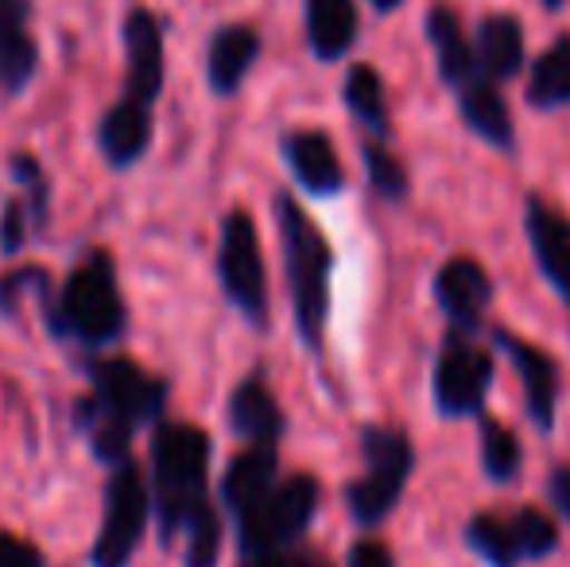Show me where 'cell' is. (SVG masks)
<instances>
[{"label": "cell", "instance_id": "1", "mask_svg": "<svg viewBox=\"0 0 570 567\" xmlns=\"http://www.w3.org/2000/svg\"><path fill=\"white\" fill-rule=\"evenodd\" d=\"M279 237H284L287 287H292L295 326L311 350H323L326 315H331V268L334 253L326 245L323 229L311 222V214L292 195H276Z\"/></svg>", "mask_w": 570, "mask_h": 567}, {"label": "cell", "instance_id": "2", "mask_svg": "<svg viewBox=\"0 0 570 567\" xmlns=\"http://www.w3.org/2000/svg\"><path fill=\"white\" fill-rule=\"evenodd\" d=\"M151 478H156L159 525L171 540L206 506L210 436L190 424H164L151 439Z\"/></svg>", "mask_w": 570, "mask_h": 567}, {"label": "cell", "instance_id": "3", "mask_svg": "<svg viewBox=\"0 0 570 567\" xmlns=\"http://www.w3.org/2000/svg\"><path fill=\"white\" fill-rule=\"evenodd\" d=\"M361 459L365 475L345 486V509L361 529H376L396 514L404 486L415 470V447L400 428H361Z\"/></svg>", "mask_w": 570, "mask_h": 567}, {"label": "cell", "instance_id": "4", "mask_svg": "<svg viewBox=\"0 0 570 567\" xmlns=\"http://www.w3.org/2000/svg\"><path fill=\"white\" fill-rule=\"evenodd\" d=\"M125 323H128V311L125 300H120L114 261L106 253H94L78 273H70L67 287H62L55 326L90 342V346H106V342L125 334Z\"/></svg>", "mask_w": 570, "mask_h": 567}, {"label": "cell", "instance_id": "5", "mask_svg": "<svg viewBox=\"0 0 570 567\" xmlns=\"http://www.w3.org/2000/svg\"><path fill=\"white\" fill-rule=\"evenodd\" d=\"M318 509V482L311 475H292L276 482L253 509L237 517V537L245 556L284 553L307 532Z\"/></svg>", "mask_w": 570, "mask_h": 567}, {"label": "cell", "instance_id": "6", "mask_svg": "<svg viewBox=\"0 0 570 567\" xmlns=\"http://www.w3.org/2000/svg\"><path fill=\"white\" fill-rule=\"evenodd\" d=\"M493 389V354L489 346H478L470 334L451 331L443 342V354L435 362V409L446 420H478L485 412V397Z\"/></svg>", "mask_w": 570, "mask_h": 567}, {"label": "cell", "instance_id": "7", "mask_svg": "<svg viewBox=\"0 0 570 567\" xmlns=\"http://www.w3.org/2000/svg\"><path fill=\"white\" fill-rule=\"evenodd\" d=\"M218 276L229 303L248 323L253 326L268 323V273H264L261 237H256V226L245 211H233L226 226H222Z\"/></svg>", "mask_w": 570, "mask_h": 567}, {"label": "cell", "instance_id": "8", "mask_svg": "<svg viewBox=\"0 0 570 567\" xmlns=\"http://www.w3.org/2000/svg\"><path fill=\"white\" fill-rule=\"evenodd\" d=\"M148 486L132 462H117L106 490V517H101L98 545H94V564L98 567H125L140 548V537L148 529Z\"/></svg>", "mask_w": 570, "mask_h": 567}, {"label": "cell", "instance_id": "9", "mask_svg": "<svg viewBox=\"0 0 570 567\" xmlns=\"http://www.w3.org/2000/svg\"><path fill=\"white\" fill-rule=\"evenodd\" d=\"M493 342L512 358V365H517L532 424L540 428L543 436H551V431H556L559 393H563V373H559V362L548 354V350H540L535 342L520 339V334L504 331V326H493Z\"/></svg>", "mask_w": 570, "mask_h": 567}, {"label": "cell", "instance_id": "10", "mask_svg": "<svg viewBox=\"0 0 570 567\" xmlns=\"http://www.w3.org/2000/svg\"><path fill=\"white\" fill-rule=\"evenodd\" d=\"M94 401L136 428L164 412V385L128 358H109L94 365Z\"/></svg>", "mask_w": 570, "mask_h": 567}, {"label": "cell", "instance_id": "11", "mask_svg": "<svg viewBox=\"0 0 570 567\" xmlns=\"http://www.w3.org/2000/svg\"><path fill=\"white\" fill-rule=\"evenodd\" d=\"M435 303L458 334H478L481 315L493 303V281L473 257H451L435 276Z\"/></svg>", "mask_w": 570, "mask_h": 567}, {"label": "cell", "instance_id": "12", "mask_svg": "<svg viewBox=\"0 0 570 567\" xmlns=\"http://www.w3.org/2000/svg\"><path fill=\"white\" fill-rule=\"evenodd\" d=\"M524 229L532 242L535 265L570 307V218L540 195H528L524 203Z\"/></svg>", "mask_w": 570, "mask_h": 567}, {"label": "cell", "instance_id": "13", "mask_svg": "<svg viewBox=\"0 0 570 567\" xmlns=\"http://www.w3.org/2000/svg\"><path fill=\"white\" fill-rule=\"evenodd\" d=\"M125 51H128V98L151 106L164 90V36L151 12L136 8L125 20Z\"/></svg>", "mask_w": 570, "mask_h": 567}, {"label": "cell", "instance_id": "14", "mask_svg": "<svg viewBox=\"0 0 570 567\" xmlns=\"http://www.w3.org/2000/svg\"><path fill=\"white\" fill-rule=\"evenodd\" d=\"M473 62H478V75L497 86L517 78L524 70V23L509 12L485 16L473 39Z\"/></svg>", "mask_w": 570, "mask_h": 567}, {"label": "cell", "instance_id": "15", "mask_svg": "<svg viewBox=\"0 0 570 567\" xmlns=\"http://www.w3.org/2000/svg\"><path fill=\"white\" fill-rule=\"evenodd\" d=\"M284 159L295 179H299V187H307L311 195H338L342 190L345 172H342L338 148H334V140L326 133L318 129L287 133Z\"/></svg>", "mask_w": 570, "mask_h": 567}, {"label": "cell", "instance_id": "16", "mask_svg": "<svg viewBox=\"0 0 570 567\" xmlns=\"http://www.w3.org/2000/svg\"><path fill=\"white\" fill-rule=\"evenodd\" d=\"M458 114L485 144L501 151H517V125H512L509 101H504L501 86L489 78H470L465 86H458Z\"/></svg>", "mask_w": 570, "mask_h": 567}, {"label": "cell", "instance_id": "17", "mask_svg": "<svg viewBox=\"0 0 570 567\" xmlns=\"http://www.w3.org/2000/svg\"><path fill=\"white\" fill-rule=\"evenodd\" d=\"M28 0H0V90L20 94L31 82L39 47L28 36Z\"/></svg>", "mask_w": 570, "mask_h": 567}, {"label": "cell", "instance_id": "18", "mask_svg": "<svg viewBox=\"0 0 570 567\" xmlns=\"http://www.w3.org/2000/svg\"><path fill=\"white\" fill-rule=\"evenodd\" d=\"M256 55H261V36L248 23H229V28L214 31L210 55H206V75H210L214 94H237L245 75L253 70Z\"/></svg>", "mask_w": 570, "mask_h": 567}, {"label": "cell", "instance_id": "19", "mask_svg": "<svg viewBox=\"0 0 570 567\" xmlns=\"http://www.w3.org/2000/svg\"><path fill=\"white\" fill-rule=\"evenodd\" d=\"M229 424L248 447H276L284 436V412H279L272 389L261 378H248L237 385L229 401Z\"/></svg>", "mask_w": 570, "mask_h": 567}, {"label": "cell", "instance_id": "20", "mask_svg": "<svg viewBox=\"0 0 570 567\" xmlns=\"http://www.w3.org/2000/svg\"><path fill=\"white\" fill-rule=\"evenodd\" d=\"M423 36L431 39L435 47V59H439V75L443 82L458 90L465 86L470 78H478V62H473V43L470 36L462 31V20L451 4H435L423 20Z\"/></svg>", "mask_w": 570, "mask_h": 567}, {"label": "cell", "instance_id": "21", "mask_svg": "<svg viewBox=\"0 0 570 567\" xmlns=\"http://www.w3.org/2000/svg\"><path fill=\"white\" fill-rule=\"evenodd\" d=\"M276 447H248L245 454H237L222 478V501L229 506V514L240 517L245 509H253L276 486Z\"/></svg>", "mask_w": 570, "mask_h": 567}, {"label": "cell", "instance_id": "22", "mask_svg": "<svg viewBox=\"0 0 570 567\" xmlns=\"http://www.w3.org/2000/svg\"><path fill=\"white\" fill-rule=\"evenodd\" d=\"M307 39L323 62H338L357 43V4L353 0H307Z\"/></svg>", "mask_w": 570, "mask_h": 567}, {"label": "cell", "instance_id": "23", "mask_svg": "<svg viewBox=\"0 0 570 567\" xmlns=\"http://www.w3.org/2000/svg\"><path fill=\"white\" fill-rule=\"evenodd\" d=\"M98 140H101V151H106V159L114 167L136 164V159L144 156V148H148V140H151L148 106L125 98L120 106H114L106 114V121H101V129H98Z\"/></svg>", "mask_w": 570, "mask_h": 567}, {"label": "cell", "instance_id": "24", "mask_svg": "<svg viewBox=\"0 0 570 567\" xmlns=\"http://www.w3.org/2000/svg\"><path fill=\"white\" fill-rule=\"evenodd\" d=\"M528 106L532 109H563L570 106V31L556 39L528 70Z\"/></svg>", "mask_w": 570, "mask_h": 567}, {"label": "cell", "instance_id": "25", "mask_svg": "<svg viewBox=\"0 0 570 567\" xmlns=\"http://www.w3.org/2000/svg\"><path fill=\"white\" fill-rule=\"evenodd\" d=\"M345 109L357 117L361 129H368L373 137H384L389 133V98H384V82L368 62H357L350 67L342 86Z\"/></svg>", "mask_w": 570, "mask_h": 567}, {"label": "cell", "instance_id": "26", "mask_svg": "<svg viewBox=\"0 0 570 567\" xmlns=\"http://www.w3.org/2000/svg\"><path fill=\"white\" fill-rule=\"evenodd\" d=\"M478 439H481V470H485L489 482H501V486L517 482L520 467H524V443L517 439V431L481 412Z\"/></svg>", "mask_w": 570, "mask_h": 567}, {"label": "cell", "instance_id": "27", "mask_svg": "<svg viewBox=\"0 0 570 567\" xmlns=\"http://www.w3.org/2000/svg\"><path fill=\"white\" fill-rule=\"evenodd\" d=\"M78 424L86 428V436H90L94 443V454L106 462H125L128 454V443H132V424L128 420L114 417V412L106 409V404H98L90 397V401L78 404Z\"/></svg>", "mask_w": 570, "mask_h": 567}, {"label": "cell", "instance_id": "28", "mask_svg": "<svg viewBox=\"0 0 570 567\" xmlns=\"http://www.w3.org/2000/svg\"><path fill=\"white\" fill-rule=\"evenodd\" d=\"M465 545L489 567H520V553L512 545L509 521L497 514H473L470 525H465Z\"/></svg>", "mask_w": 570, "mask_h": 567}, {"label": "cell", "instance_id": "29", "mask_svg": "<svg viewBox=\"0 0 570 567\" xmlns=\"http://www.w3.org/2000/svg\"><path fill=\"white\" fill-rule=\"evenodd\" d=\"M509 521V532H512V545H517L520 553V564L528 560H543V556H551L559 548V525L556 517H548L543 509H517L512 517H504Z\"/></svg>", "mask_w": 570, "mask_h": 567}, {"label": "cell", "instance_id": "30", "mask_svg": "<svg viewBox=\"0 0 570 567\" xmlns=\"http://www.w3.org/2000/svg\"><path fill=\"white\" fill-rule=\"evenodd\" d=\"M361 156H365V172H368V183H373L376 195L389 198V203H404L407 187H412V179H407V167L400 164L389 148H381V144H373V140L361 148Z\"/></svg>", "mask_w": 570, "mask_h": 567}, {"label": "cell", "instance_id": "31", "mask_svg": "<svg viewBox=\"0 0 570 567\" xmlns=\"http://www.w3.org/2000/svg\"><path fill=\"white\" fill-rule=\"evenodd\" d=\"M187 567H214L218 564V553H222V517L218 509L206 501L187 525Z\"/></svg>", "mask_w": 570, "mask_h": 567}, {"label": "cell", "instance_id": "32", "mask_svg": "<svg viewBox=\"0 0 570 567\" xmlns=\"http://www.w3.org/2000/svg\"><path fill=\"white\" fill-rule=\"evenodd\" d=\"M345 567H396V560H392L389 545L365 537V540H357V545L350 548V556H345Z\"/></svg>", "mask_w": 570, "mask_h": 567}, {"label": "cell", "instance_id": "33", "mask_svg": "<svg viewBox=\"0 0 570 567\" xmlns=\"http://www.w3.org/2000/svg\"><path fill=\"white\" fill-rule=\"evenodd\" d=\"M0 567H39V553L23 540L0 532Z\"/></svg>", "mask_w": 570, "mask_h": 567}, {"label": "cell", "instance_id": "34", "mask_svg": "<svg viewBox=\"0 0 570 567\" xmlns=\"http://www.w3.org/2000/svg\"><path fill=\"white\" fill-rule=\"evenodd\" d=\"M548 501L570 521V467H556L548 478Z\"/></svg>", "mask_w": 570, "mask_h": 567}, {"label": "cell", "instance_id": "35", "mask_svg": "<svg viewBox=\"0 0 570 567\" xmlns=\"http://www.w3.org/2000/svg\"><path fill=\"white\" fill-rule=\"evenodd\" d=\"M0 245H4L8 253H16L23 245V211H20V203H12L4 211V226H0Z\"/></svg>", "mask_w": 570, "mask_h": 567}, {"label": "cell", "instance_id": "36", "mask_svg": "<svg viewBox=\"0 0 570 567\" xmlns=\"http://www.w3.org/2000/svg\"><path fill=\"white\" fill-rule=\"evenodd\" d=\"M253 567H331L326 560H318V556H303V553H268V556H256Z\"/></svg>", "mask_w": 570, "mask_h": 567}, {"label": "cell", "instance_id": "37", "mask_svg": "<svg viewBox=\"0 0 570 567\" xmlns=\"http://www.w3.org/2000/svg\"><path fill=\"white\" fill-rule=\"evenodd\" d=\"M368 4H373L376 12H392V8H400L404 0H368Z\"/></svg>", "mask_w": 570, "mask_h": 567}, {"label": "cell", "instance_id": "38", "mask_svg": "<svg viewBox=\"0 0 570 567\" xmlns=\"http://www.w3.org/2000/svg\"><path fill=\"white\" fill-rule=\"evenodd\" d=\"M540 4H543V8H548V12H559V8H563V4H567V0H540Z\"/></svg>", "mask_w": 570, "mask_h": 567}]
</instances>
